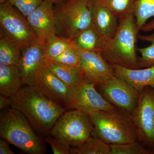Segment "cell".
Wrapping results in <instances>:
<instances>
[{"label":"cell","mask_w":154,"mask_h":154,"mask_svg":"<svg viewBox=\"0 0 154 154\" xmlns=\"http://www.w3.org/2000/svg\"><path fill=\"white\" fill-rule=\"evenodd\" d=\"M1 31L19 45L22 50L37 39L27 18L9 2L0 5Z\"/></svg>","instance_id":"cell-7"},{"label":"cell","mask_w":154,"mask_h":154,"mask_svg":"<svg viewBox=\"0 0 154 154\" xmlns=\"http://www.w3.org/2000/svg\"><path fill=\"white\" fill-rule=\"evenodd\" d=\"M72 42L79 55V67L83 79L97 85L115 75L111 66L105 60L101 53L83 50Z\"/></svg>","instance_id":"cell-11"},{"label":"cell","mask_w":154,"mask_h":154,"mask_svg":"<svg viewBox=\"0 0 154 154\" xmlns=\"http://www.w3.org/2000/svg\"><path fill=\"white\" fill-rule=\"evenodd\" d=\"M51 60L64 64L79 66V55L72 41V45L70 47L60 55Z\"/></svg>","instance_id":"cell-28"},{"label":"cell","mask_w":154,"mask_h":154,"mask_svg":"<svg viewBox=\"0 0 154 154\" xmlns=\"http://www.w3.org/2000/svg\"><path fill=\"white\" fill-rule=\"evenodd\" d=\"M99 86L100 94L118 110L130 115L137 105L140 91L119 77L114 76Z\"/></svg>","instance_id":"cell-10"},{"label":"cell","mask_w":154,"mask_h":154,"mask_svg":"<svg viewBox=\"0 0 154 154\" xmlns=\"http://www.w3.org/2000/svg\"><path fill=\"white\" fill-rule=\"evenodd\" d=\"M89 116L94 127L91 135L108 144H122L138 140L129 115L118 109L97 111Z\"/></svg>","instance_id":"cell-3"},{"label":"cell","mask_w":154,"mask_h":154,"mask_svg":"<svg viewBox=\"0 0 154 154\" xmlns=\"http://www.w3.org/2000/svg\"><path fill=\"white\" fill-rule=\"evenodd\" d=\"M11 0H0V3H2L6 2H10Z\"/></svg>","instance_id":"cell-34"},{"label":"cell","mask_w":154,"mask_h":154,"mask_svg":"<svg viewBox=\"0 0 154 154\" xmlns=\"http://www.w3.org/2000/svg\"><path fill=\"white\" fill-rule=\"evenodd\" d=\"M93 129L89 116L73 110L63 113L58 118L49 135L71 147H75L87 140Z\"/></svg>","instance_id":"cell-6"},{"label":"cell","mask_w":154,"mask_h":154,"mask_svg":"<svg viewBox=\"0 0 154 154\" xmlns=\"http://www.w3.org/2000/svg\"><path fill=\"white\" fill-rule=\"evenodd\" d=\"M9 146L7 140L1 138L0 139V154H14Z\"/></svg>","instance_id":"cell-30"},{"label":"cell","mask_w":154,"mask_h":154,"mask_svg":"<svg viewBox=\"0 0 154 154\" xmlns=\"http://www.w3.org/2000/svg\"><path fill=\"white\" fill-rule=\"evenodd\" d=\"M24 85L18 66L0 65V94L11 97Z\"/></svg>","instance_id":"cell-17"},{"label":"cell","mask_w":154,"mask_h":154,"mask_svg":"<svg viewBox=\"0 0 154 154\" xmlns=\"http://www.w3.org/2000/svg\"><path fill=\"white\" fill-rule=\"evenodd\" d=\"M110 154H149L153 151L137 141L122 144L110 145Z\"/></svg>","instance_id":"cell-26"},{"label":"cell","mask_w":154,"mask_h":154,"mask_svg":"<svg viewBox=\"0 0 154 154\" xmlns=\"http://www.w3.org/2000/svg\"><path fill=\"white\" fill-rule=\"evenodd\" d=\"M57 34L72 40L92 25L88 0H66L54 5Z\"/></svg>","instance_id":"cell-5"},{"label":"cell","mask_w":154,"mask_h":154,"mask_svg":"<svg viewBox=\"0 0 154 154\" xmlns=\"http://www.w3.org/2000/svg\"><path fill=\"white\" fill-rule=\"evenodd\" d=\"M11 99V108L22 113L34 130L45 136L65 111L33 86L22 87Z\"/></svg>","instance_id":"cell-1"},{"label":"cell","mask_w":154,"mask_h":154,"mask_svg":"<svg viewBox=\"0 0 154 154\" xmlns=\"http://www.w3.org/2000/svg\"><path fill=\"white\" fill-rule=\"evenodd\" d=\"M96 84L83 79L78 85L72 87L67 108L79 110L89 116L99 111L117 109L96 90Z\"/></svg>","instance_id":"cell-9"},{"label":"cell","mask_w":154,"mask_h":154,"mask_svg":"<svg viewBox=\"0 0 154 154\" xmlns=\"http://www.w3.org/2000/svg\"><path fill=\"white\" fill-rule=\"evenodd\" d=\"M111 66L116 76L123 79L138 91H140L146 87H149L154 90V65L138 69Z\"/></svg>","instance_id":"cell-16"},{"label":"cell","mask_w":154,"mask_h":154,"mask_svg":"<svg viewBox=\"0 0 154 154\" xmlns=\"http://www.w3.org/2000/svg\"><path fill=\"white\" fill-rule=\"evenodd\" d=\"M138 38L144 41L150 43L149 46L142 48H137L140 57L139 58V63L140 68L148 67L154 65V33L150 35H139Z\"/></svg>","instance_id":"cell-25"},{"label":"cell","mask_w":154,"mask_h":154,"mask_svg":"<svg viewBox=\"0 0 154 154\" xmlns=\"http://www.w3.org/2000/svg\"><path fill=\"white\" fill-rule=\"evenodd\" d=\"M11 97H6L0 94V109L6 108L11 106Z\"/></svg>","instance_id":"cell-31"},{"label":"cell","mask_w":154,"mask_h":154,"mask_svg":"<svg viewBox=\"0 0 154 154\" xmlns=\"http://www.w3.org/2000/svg\"><path fill=\"white\" fill-rule=\"evenodd\" d=\"M92 15V25L107 41L115 34L118 28V18L99 0H88Z\"/></svg>","instance_id":"cell-15"},{"label":"cell","mask_w":154,"mask_h":154,"mask_svg":"<svg viewBox=\"0 0 154 154\" xmlns=\"http://www.w3.org/2000/svg\"><path fill=\"white\" fill-rule=\"evenodd\" d=\"M140 30L144 32H150L154 30V19L150 22L146 23L145 25L140 28Z\"/></svg>","instance_id":"cell-32"},{"label":"cell","mask_w":154,"mask_h":154,"mask_svg":"<svg viewBox=\"0 0 154 154\" xmlns=\"http://www.w3.org/2000/svg\"><path fill=\"white\" fill-rule=\"evenodd\" d=\"M72 40L77 47L83 50L99 52L106 42L92 25Z\"/></svg>","instance_id":"cell-20"},{"label":"cell","mask_w":154,"mask_h":154,"mask_svg":"<svg viewBox=\"0 0 154 154\" xmlns=\"http://www.w3.org/2000/svg\"><path fill=\"white\" fill-rule=\"evenodd\" d=\"M45 140L51 147L54 154H70L71 147L59 140L48 135Z\"/></svg>","instance_id":"cell-29"},{"label":"cell","mask_w":154,"mask_h":154,"mask_svg":"<svg viewBox=\"0 0 154 154\" xmlns=\"http://www.w3.org/2000/svg\"><path fill=\"white\" fill-rule=\"evenodd\" d=\"M44 0H11L9 2L27 17L41 5Z\"/></svg>","instance_id":"cell-27"},{"label":"cell","mask_w":154,"mask_h":154,"mask_svg":"<svg viewBox=\"0 0 154 154\" xmlns=\"http://www.w3.org/2000/svg\"><path fill=\"white\" fill-rule=\"evenodd\" d=\"M22 113L11 108L0 116V135L9 143L29 154H44L42 140Z\"/></svg>","instance_id":"cell-4"},{"label":"cell","mask_w":154,"mask_h":154,"mask_svg":"<svg viewBox=\"0 0 154 154\" xmlns=\"http://www.w3.org/2000/svg\"><path fill=\"white\" fill-rule=\"evenodd\" d=\"M134 16L140 30L149 19L154 17V0H137Z\"/></svg>","instance_id":"cell-24"},{"label":"cell","mask_w":154,"mask_h":154,"mask_svg":"<svg viewBox=\"0 0 154 154\" xmlns=\"http://www.w3.org/2000/svg\"><path fill=\"white\" fill-rule=\"evenodd\" d=\"M45 56V42L38 38L22 50L18 66L24 85L33 86L36 73Z\"/></svg>","instance_id":"cell-13"},{"label":"cell","mask_w":154,"mask_h":154,"mask_svg":"<svg viewBox=\"0 0 154 154\" xmlns=\"http://www.w3.org/2000/svg\"><path fill=\"white\" fill-rule=\"evenodd\" d=\"M48 1L53 3L54 5H57V4L63 2L66 0H48Z\"/></svg>","instance_id":"cell-33"},{"label":"cell","mask_w":154,"mask_h":154,"mask_svg":"<svg viewBox=\"0 0 154 154\" xmlns=\"http://www.w3.org/2000/svg\"><path fill=\"white\" fill-rule=\"evenodd\" d=\"M42 62L49 71L69 86L78 85L82 81L83 75L79 66L59 63L45 56Z\"/></svg>","instance_id":"cell-18"},{"label":"cell","mask_w":154,"mask_h":154,"mask_svg":"<svg viewBox=\"0 0 154 154\" xmlns=\"http://www.w3.org/2000/svg\"><path fill=\"white\" fill-rule=\"evenodd\" d=\"M37 38L45 42L56 35L54 5L48 0L43 2L26 17Z\"/></svg>","instance_id":"cell-14"},{"label":"cell","mask_w":154,"mask_h":154,"mask_svg":"<svg viewBox=\"0 0 154 154\" xmlns=\"http://www.w3.org/2000/svg\"><path fill=\"white\" fill-rule=\"evenodd\" d=\"M119 20L116 32L106 41L100 53L110 65H119L131 69H140L136 48L140 30L134 14Z\"/></svg>","instance_id":"cell-2"},{"label":"cell","mask_w":154,"mask_h":154,"mask_svg":"<svg viewBox=\"0 0 154 154\" xmlns=\"http://www.w3.org/2000/svg\"><path fill=\"white\" fill-rule=\"evenodd\" d=\"M110 145L92 135L80 145L70 148V154H110Z\"/></svg>","instance_id":"cell-21"},{"label":"cell","mask_w":154,"mask_h":154,"mask_svg":"<svg viewBox=\"0 0 154 154\" xmlns=\"http://www.w3.org/2000/svg\"><path fill=\"white\" fill-rule=\"evenodd\" d=\"M119 20L134 14L137 0H99Z\"/></svg>","instance_id":"cell-22"},{"label":"cell","mask_w":154,"mask_h":154,"mask_svg":"<svg viewBox=\"0 0 154 154\" xmlns=\"http://www.w3.org/2000/svg\"><path fill=\"white\" fill-rule=\"evenodd\" d=\"M45 43V56L53 59L71 46L72 40L66 39L56 34L48 38Z\"/></svg>","instance_id":"cell-23"},{"label":"cell","mask_w":154,"mask_h":154,"mask_svg":"<svg viewBox=\"0 0 154 154\" xmlns=\"http://www.w3.org/2000/svg\"><path fill=\"white\" fill-rule=\"evenodd\" d=\"M33 86L59 105L67 107L72 87L54 74L43 62L36 73Z\"/></svg>","instance_id":"cell-12"},{"label":"cell","mask_w":154,"mask_h":154,"mask_svg":"<svg viewBox=\"0 0 154 154\" xmlns=\"http://www.w3.org/2000/svg\"><path fill=\"white\" fill-rule=\"evenodd\" d=\"M22 50L19 44L0 32V65L18 66L22 56Z\"/></svg>","instance_id":"cell-19"},{"label":"cell","mask_w":154,"mask_h":154,"mask_svg":"<svg viewBox=\"0 0 154 154\" xmlns=\"http://www.w3.org/2000/svg\"><path fill=\"white\" fill-rule=\"evenodd\" d=\"M136 129L138 141L154 149V90L146 87L140 91L136 107L129 115Z\"/></svg>","instance_id":"cell-8"}]
</instances>
